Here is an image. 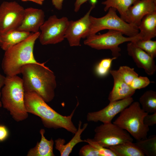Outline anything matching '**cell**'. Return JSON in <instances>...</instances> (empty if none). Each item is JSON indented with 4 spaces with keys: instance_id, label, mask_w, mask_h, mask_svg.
<instances>
[{
    "instance_id": "cell-1",
    "label": "cell",
    "mask_w": 156,
    "mask_h": 156,
    "mask_svg": "<svg viewBox=\"0 0 156 156\" xmlns=\"http://www.w3.org/2000/svg\"><path fill=\"white\" fill-rule=\"evenodd\" d=\"M44 64H26L22 67L21 73L24 92H34L48 103L55 97L57 83L54 73Z\"/></svg>"
},
{
    "instance_id": "cell-2",
    "label": "cell",
    "mask_w": 156,
    "mask_h": 156,
    "mask_svg": "<svg viewBox=\"0 0 156 156\" xmlns=\"http://www.w3.org/2000/svg\"><path fill=\"white\" fill-rule=\"evenodd\" d=\"M24 101L27 111L39 117L46 128L55 129L63 128L73 134L77 129L72 121L77 107L70 115H62L48 105L34 92H24Z\"/></svg>"
},
{
    "instance_id": "cell-3",
    "label": "cell",
    "mask_w": 156,
    "mask_h": 156,
    "mask_svg": "<svg viewBox=\"0 0 156 156\" xmlns=\"http://www.w3.org/2000/svg\"><path fill=\"white\" fill-rule=\"evenodd\" d=\"M40 34V31L31 33L26 39L5 51L1 67L6 76L21 73L22 67L26 64L40 63L36 61L33 53L35 42Z\"/></svg>"
},
{
    "instance_id": "cell-4",
    "label": "cell",
    "mask_w": 156,
    "mask_h": 156,
    "mask_svg": "<svg viewBox=\"0 0 156 156\" xmlns=\"http://www.w3.org/2000/svg\"><path fill=\"white\" fill-rule=\"evenodd\" d=\"M1 92L3 107L10 112L15 120L21 121L28 118L22 78L17 75L6 76Z\"/></svg>"
},
{
    "instance_id": "cell-5",
    "label": "cell",
    "mask_w": 156,
    "mask_h": 156,
    "mask_svg": "<svg viewBox=\"0 0 156 156\" xmlns=\"http://www.w3.org/2000/svg\"><path fill=\"white\" fill-rule=\"evenodd\" d=\"M113 123L127 131L137 141L146 138L149 127L144 122L148 113L144 112L137 101L133 102L120 113Z\"/></svg>"
},
{
    "instance_id": "cell-6",
    "label": "cell",
    "mask_w": 156,
    "mask_h": 156,
    "mask_svg": "<svg viewBox=\"0 0 156 156\" xmlns=\"http://www.w3.org/2000/svg\"><path fill=\"white\" fill-rule=\"evenodd\" d=\"M108 11L105 15L101 17L96 18L90 16L91 25L88 37L105 29L118 31L129 37L135 36L138 34V26L126 22L118 16L116 9L110 8Z\"/></svg>"
},
{
    "instance_id": "cell-7",
    "label": "cell",
    "mask_w": 156,
    "mask_h": 156,
    "mask_svg": "<svg viewBox=\"0 0 156 156\" xmlns=\"http://www.w3.org/2000/svg\"><path fill=\"white\" fill-rule=\"evenodd\" d=\"M108 31L102 34H96L89 36L84 42V44L98 49H109L113 57L117 58L121 54V49L119 46L126 42H134L141 39L138 34L136 36L125 37L121 32L114 30Z\"/></svg>"
},
{
    "instance_id": "cell-8",
    "label": "cell",
    "mask_w": 156,
    "mask_h": 156,
    "mask_svg": "<svg viewBox=\"0 0 156 156\" xmlns=\"http://www.w3.org/2000/svg\"><path fill=\"white\" fill-rule=\"evenodd\" d=\"M94 140L107 148L125 142H133V139L127 131L112 122L103 123L94 130Z\"/></svg>"
},
{
    "instance_id": "cell-9",
    "label": "cell",
    "mask_w": 156,
    "mask_h": 156,
    "mask_svg": "<svg viewBox=\"0 0 156 156\" xmlns=\"http://www.w3.org/2000/svg\"><path fill=\"white\" fill-rule=\"evenodd\" d=\"M69 21L65 17L59 18L55 15L49 17L40 27L41 31L38 38L40 43L47 45L62 41L65 39Z\"/></svg>"
},
{
    "instance_id": "cell-10",
    "label": "cell",
    "mask_w": 156,
    "mask_h": 156,
    "mask_svg": "<svg viewBox=\"0 0 156 156\" xmlns=\"http://www.w3.org/2000/svg\"><path fill=\"white\" fill-rule=\"evenodd\" d=\"M25 9L15 1H5L1 4L0 35L18 28L23 20Z\"/></svg>"
},
{
    "instance_id": "cell-11",
    "label": "cell",
    "mask_w": 156,
    "mask_h": 156,
    "mask_svg": "<svg viewBox=\"0 0 156 156\" xmlns=\"http://www.w3.org/2000/svg\"><path fill=\"white\" fill-rule=\"evenodd\" d=\"M92 4L89 10L83 17L76 21H69L65 38L67 39L70 46H79L81 39L88 36L91 25L90 14L95 6V4Z\"/></svg>"
},
{
    "instance_id": "cell-12",
    "label": "cell",
    "mask_w": 156,
    "mask_h": 156,
    "mask_svg": "<svg viewBox=\"0 0 156 156\" xmlns=\"http://www.w3.org/2000/svg\"><path fill=\"white\" fill-rule=\"evenodd\" d=\"M132 97L109 102L106 107L99 111L87 114V120L88 122H101L103 123L112 122L113 118L122 110L129 106L133 102Z\"/></svg>"
},
{
    "instance_id": "cell-13",
    "label": "cell",
    "mask_w": 156,
    "mask_h": 156,
    "mask_svg": "<svg viewBox=\"0 0 156 156\" xmlns=\"http://www.w3.org/2000/svg\"><path fill=\"white\" fill-rule=\"evenodd\" d=\"M156 11V0H138L128 8L125 21L138 26L143 18Z\"/></svg>"
},
{
    "instance_id": "cell-14",
    "label": "cell",
    "mask_w": 156,
    "mask_h": 156,
    "mask_svg": "<svg viewBox=\"0 0 156 156\" xmlns=\"http://www.w3.org/2000/svg\"><path fill=\"white\" fill-rule=\"evenodd\" d=\"M127 49L129 55L132 57L138 67L144 69L149 75L155 73L156 66L154 58L137 47L133 42L127 44Z\"/></svg>"
},
{
    "instance_id": "cell-15",
    "label": "cell",
    "mask_w": 156,
    "mask_h": 156,
    "mask_svg": "<svg viewBox=\"0 0 156 156\" xmlns=\"http://www.w3.org/2000/svg\"><path fill=\"white\" fill-rule=\"evenodd\" d=\"M45 14L43 11L32 7L25 9L22 22L17 30L32 33L39 31L44 22Z\"/></svg>"
},
{
    "instance_id": "cell-16",
    "label": "cell",
    "mask_w": 156,
    "mask_h": 156,
    "mask_svg": "<svg viewBox=\"0 0 156 156\" xmlns=\"http://www.w3.org/2000/svg\"><path fill=\"white\" fill-rule=\"evenodd\" d=\"M109 73L114 80L113 88L108 97L109 102L132 97L135 90L131 88L123 80L117 70H110Z\"/></svg>"
},
{
    "instance_id": "cell-17",
    "label": "cell",
    "mask_w": 156,
    "mask_h": 156,
    "mask_svg": "<svg viewBox=\"0 0 156 156\" xmlns=\"http://www.w3.org/2000/svg\"><path fill=\"white\" fill-rule=\"evenodd\" d=\"M82 122L79 120L78 128L75 135L68 142L65 144L66 141L64 139L58 138L55 141V148L58 151L61 156H68L72 152L74 146L79 143L84 142L81 138V135L87 127L88 124L85 123L81 128Z\"/></svg>"
},
{
    "instance_id": "cell-18",
    "label": "cell",
    "mask_w": 156,
    "mask_h": 156,
    "mask_svg": "<svg viewBox=\"0 0 156 156\" xmlns=\"http://www.w3.org/2000/svg\"><path fill=\"white\" fill-rule=\"evenodd\" d=\"M141 40H151L156 36V11L147 14L138 26Z\"/></svg>"
},
{
    "instance_id": "cell-19",
    "label": "cell",
    "mask_w": 156,
    "mask_h": 156,
    "mask_svg": "<svg viewBox=\"0 0 156 156\" xmlns=\"http://www.w3.org/2000/svg\"><path fill=\"white\" fill-rule=\"evenodd\" d=\"M41 139L36 146L30 149L27 154V156H54L53 152L54 141L52 139L47 140L44 136L45 130L41 129L40 131Z\"/></svg>"
},
{
    "instance_id": "cell-20",
    "label": "cell",
    "mask_w": 156,
    "mask_h": 156,
    "mask_svg": "<svg viewBox=\"0 0 156 156\" xmlns=\"http://www.w3.org/2000/svg\"><path fill=\"white\" fill-rule=\"evenodd\" d=\"M31 33L17 29L0 35V47L5 51L27 38Z\"/></svg>"
},
{
    "instance_id": "cell-21",
    "label": "cell",
    "mask_w": 156,
    "mask_h": 156,
    "mask_svg": "<svg viewBox=\"0 0 156 156\" xmlns=\"http://www.w3.org/2000/svg\"><path fill=\"white\" fill-rule=\"evenodd\" d=\"M117 156H144L142 151L133 142H129L109 148Z\"/></svg>"
},
{
    "instance_id": "cell-22",
    "label": "cell",
    "mask_w": 156,
    "mask_h": 156,
    "mask_svg": "<svg viewBox=\"0 0 156 156\" xmlns=\"http://www.w3.org/2000/svg\"><path fill=\"white\" fill-rule=\"evenodd\" d=\"M137 0H106L101 3L105 5L104 11H107L110 8H114L118 12L121 18L125 21L129 8Z\"/></svg>"
},
{
    "instance_id": "cell-23",
    "label": "cell",
    "mask_w": 156,
    "mask_h": 156,
    "mask_svg": "<svg viewBox=\"0 0 156 156\" xmlns=\"http://www.w3.org/2000/svg\"><path fill=\"white\" fill-rule=\"evenodd\" d=\"M139 103L142 109L149 113L156 112V92L150 90L145 92L140 97Z\"/></svg>"
},
{
    "instance_id": "cell-24",
    "label": "cell",
    "mask_w": 156,
    "mask_h": 156,
    "mask_svg": "<svg viewBox=\"0 0 156 156\" xmlns=\"http://www.w3.org/2000/svg\"><path fill=\"white\" fill-rule=\"evenodd\" d=\"M135 144L142 151L145 155L156 156V135L149 136L137 141Z\"/></svg>"
},
{
    "instance_id": "cell-25",
    "label": "cell",
    "mask_w": 156,
    "mask_h": 156,
    "mask_svg": "<svg viewBox=\"0 0 156 156\" xmlns=\"http://www.w3.org/2000/svg\"><path fill=\"white\" fill-rule=\"evenodd\" d=\"M135 44L153 58L156 56V41L139 39L133 42Z\"/></svg>"
},
{
    "instance_id": "cell-26",
    "label": "cell",
    "mask_w": 156,
    "mask_h": 156,
    "mask_svg": "<svg viewBox=\"0 0 156 156\" xmlns=\"http://www.w3.org/2000/svg\"><path fill=\"white\" fill-rule=\"evenodd\" d=\"M117 71L123 80L129 85L135 78L138 76L133 68L127 66H120Z\"/></svg>"
},
{
    "instance_id": "cell-27",
    "label": "cell",
    "mask_w": 156,
    "mask_h": 156,
    "mask_svg": "<svg viewBox=\"0 0 156 156\" xmlns=\"http://www.w3.org/2000/svg\"><path fill=\"white\" fill-rule=\"evenodd\" d=\"M117 58L113 57L112 58H107L101 60L96 65L95 72L97 75L103 77L106 75L109 72L113 61Z\"/></svg>"
},
{
    "instance_id": "cell-28",
    "label": "cell",
    "mask_w": 156,
    "mask_h": 156,
    "mask_svg": "<svg viewBox=\"0 0 156 156\" xmlns=\"http://www.w3.org/2000/svg\"><path fill=\"white\" fill-rule=\"evenodd\" d=\"M84 142L88 143L95 148L98 152L100 156H117L110 149L103 146L93 138H87L84 140Z\"/></svg>"
},
{
    "instance_id": "cell-29",
    "label": "cell",
    "mask_w": 156,
    "mask_h": 156,
    "mask_svg": "<svg viewBox=\"0 0 156 156\" xmlns=\"http://www.w3.org/2000/svg\"><path fill=\"white\" fill-rule=\"evenodd\" d=\"M151 82L147 77L138 76L132 81L129 86L134 90L144 88L150 83Z\"/></svg>"
},
{
    "instance_id": "cell-30",
    "label": "cell",
    "mask_w": 156,
    "mask_h": 156,
    "mask_svg": "<svg viewBox=\"0 0 156 156\" xmlns=\"http://www.w3.org/2000/svg\"><path fill=\"white\" fill-rule=\"evenodd\" d=\"M79 154L80 156H100L97 151L89 144L81 148Z\"/></svg>"
},
{
    "instance_id": "cell-31",
    "label": "cell",
    "mask_w": 156,
    "mask_h": 156,
    "mask_svg": "<svg viewBox=\"0 0 156 156\" xmlns=\"http://www.w3.org/2000/svg\"><path fill=\"white\" fill-rule=\"evenodd\" d=\"M144 124L149 127L153 126L156 124V112L153 114L149 115L148 114L146 115L144 119Z\"/></svg>"
},
{
    "instance_id": "cell-32",
    "label": "cell",
    "mask_w": 156,
    "mask_h": 156,
    "mask_svg": "<svg viewBox=\"0 0 156 156\" xmlns=\"http://www.w3.org/2000/svg\"><path fill=\"white\" fill-rule=\"evenodd\" d=\"M9 135V131L7 127L4 125H0V142L6 140Z\"/></svg>"
},
{
    "instance_id": "cell-33",
    "label": "cell",
    "mask_w": 156,
    "mask_h": 156,
    "mask_svg": "<svg viewBox=\"0 0 156 156\" xmlns=\"http://www.w3.org/2000/svg\"><path fill=\"white\" fill-rule=\"evenodd\" d=\"M64 0H52L53 5L55 7L59 10L62 8L63 2Z\"/></svg>"
},
{
    "instance_id": "cell-34",
    "label": "cell",
    "mask_w": 156,
    "mask_h": 156,
    "mask_svg": "<svg viewBox=\"0 0 156 156\" xmlns=\"http://www.w3.org/2000/svg\"><path fill=\"white\" fill-rule=\"evenodd\" d=\"M88 0H76L75 4L74 11L77 12L80 9L82 4Z\"/></svg>"
},
{
    "instance_id": "cell-35",
    "label": "cell",
    "mask_w": 156,
    "mask_h": 156,
    "mask_svg": "<svg viewBox=\"0 0 156 156\" xmlns=\"http://www.w3.org/2000/svg\"><path fill=\"white\" fill-rule=\"evenodd\" d=\"M5 77L0 74V95H1V89L3 86Z\"/></svg>"
},
{
    "instance_id": "cell-36",
    "label": "cell",
    "mask_w": 156,
    "mask_h": 156,
    "mask_svg": "<svg viewBox=\"0 0 156 156\" xmlns=\"http://www.w3.org/2000/svg\"><path fill=\"white\" fill-rule=\"evenodd\" d=\"M23 1H30L34 2L38 4L42 5L43 3L44 0H21Z\"/></svg>"
}]
</instances>
